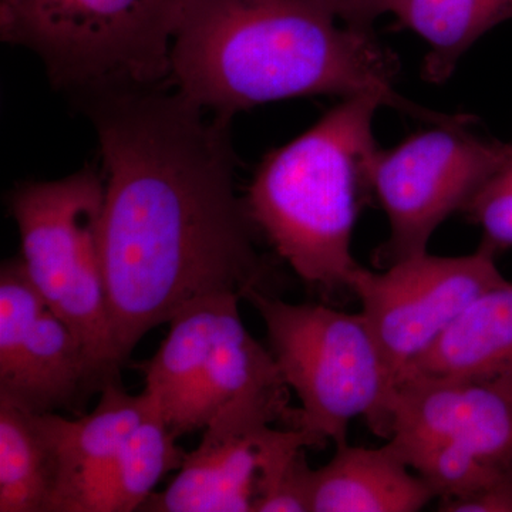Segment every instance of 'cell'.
Wrapping results in <instances>:
<instances>
[{"mask_svg": "<svg viewBox=\"0 0 512 512\" xmlns=\"http://www.w3.org/2000/svg\"><path fill=\"white\" fill-rule=\"evenodd\" d=\"M86 101L104 168L101 266L111 335L126 363L151 329L200 299L265 291L229 123L167 89Z\"/></svg>", "mask_w": 512, "mask_h": 512, "instance_id": "obj_1", "label": "cell"}, {"mask_svg": "<svg viewBox=\"0 0 512 512\" xmlns=\"http://www.w3.org/2000/svg\"><path fill=\"white\" fill-rule=\"evenodd\" d=\"M396 74V57L372 29L348 25L323 0H188L170 84L229 121L271 101L357 94L431 124L451 119L403 99Z\"/></svg>", "mask_w": 512, "mask_h": 512, "instance_id": "obj_2", "label": "cell"}, {"mask_svg": "<svg viewBox=\"0 0 512 512\" xmlns=\"http://www.w3.org/2000/svg\"><path fill=\"white\" fill-rule=\"evenodd\" d=\"M386 101L346 97L308 131L265 157L245 200L249 218L301 281L323 293L349 289L360 205L377 146L373 120Z\"/></svg>", "mask_w": 512, "mask_h": 512, "instance_id": "obj_3", "label": "cell"}, {"mask_svg": "<svg viewBox=\"0 0 512 512\" xmlns=\"http://www.w3.org/2000/svg\"><path fill=\"white\" fill-rule=\"evenodd\" d=\"M188 0H10L5 42L28 47L52 82L82 99L171 86V53Z\"/></svg>", "mask_w": 512, "mask_h": 512, "instance_id": "obj_4", "label": "cell"}, {"mask_svg": "<svg viewBox=\"0 0 512 512\" xmlns=\"http://www.w3.org/2000/svg\"><path fill=\"white\" fill-rule=\"evenodd\" d=\"M244 299L264 320L279 373L301 403L296 427L315 447L348 443L359 417L387 440L396 379L362 312L289 303L262 289Z\"/></svg>", "mask_w": 512, "mask_h": 512, "instance_id": "obj_5", "label": "cell"}, {"mask_svg": "<svg viewBox=\"0 0 512 512\" xmlns=\"http://www.w3.org/2000/svg\"><path fill=\"white\" fill-rule=\"evenodd\" d=\"M104 177L86 167L69 177L16 188L12 214L30 281L74 330L107 383L123 363L111 335L100 222Z\"/></svg>", "mask_w": 512, "mask_h": 512, "instance_id": "obj_6", "label": "cell"}, {"mask_svg": "<svg viewBox=\"0 0 512 512\" xmlns=\"http://www.w3.org/2000/svg\"><path fill=\"white\" fill-rule=\"evenodd\" d=\"M466 116L407 138L392 150L377 148L370 188L382 205L390 234L377 249L387 266L427 252L436 229L474 195L504 163L511 143L484 140L467 128Z\"/></svg>", "mask_w": 512, "mask_h": 512, "instance_id": "obj_7", "label": "cell"}, {"mask_svg": "<svg viewBox=\"0 0 512 512\" xmlns=\"http://www.w3.org/2000/svg\"><path fill=\"white\" fill-rule=\"evenodd\" d=\"M495 256L497 252L481 242L473 254L424 252L387 266L383 272L362 265L353 272L349 291L362 303L360 312L396 382L468 305L505 281Z\"/></svg>", "mask_w": 512, "mask_h": 512, "instance_id": "obj_8", "label": "cell"}, {"mask_svg": "<svg viewBox=\"0 0 512 512\" xmlns=\"http://www.w3.org/2000/svg\"><path fill=\"white\" fill-rule=\"evenodd\" d=\"M106 384L82 340L30 281L22 259L3 262L0 396L29 413H55Z\"/></svg>", "mask_w": 512, "mask_h": 512, "instance_id": "obj_9", "label": "cell"}, {"mask_svg": "<svg viewBox=\"0 0 512 512\" xmlns=\"http://www.w3.org/2000/svg\"><path fill=\"white\" fill-rule=\"evenodd\" d=\"M289 392L286 386L256 390L224 404L204 427L197 448L185 454L174 480L161 493L151 494L140 511H252L266 430L278 423L298 424Z\"/></svg>", "mask_w": 512, "mask_h": 512, "instance_id": "obj_10", "label": "cell"}, {"mask_svg": "<svg viewBox=\"0 0 512 512\" xmlns=\"http://www.w3.org/2000/svg\"><path fill=\"white\" fill-rule=\"evenodd\" d=\"M387 440L441 441L494 468L512 488V380L403 376Z\"/></svg>", "mask_w": 512, "mask_h": 512, "instance_id": "obj_11", "label": "cell"}, {"mask_svg": "<svg viewBox=\"0 0 512 512\" xmlns=\"http://www.w3.org/2000/svg\"><path fill=\"white\" fill-rule=\"evenodd\" d=\"M154 409L146 392L131 396L120 382H111L101 389L96 409L79 419L36 414L56 463L49 512H80L128 437Z\"/></svg>", "mask_w": 512, "mask_h": 512, "instance_id": "obj_12", "label": "cell"}, {"mask_svg": "<svg viewBox=\"0 0 512 512\" xmlns=\"http://www.w3.org/2000/svg\"><path fill=\"white\" fill-rule=\"evenodd\" d=\"M436 498L389 443L336 447L325 466L312 470L311 512H416Z\"/></svg>", "mask_w": 512, "mask_h": 512, "instance_id": "obj_13", "label": "cell"}, {"mask_svg": "<svg viewBox=\"0 0 512 512\" xmlns=\"http://www.w3.org/2000/svg\"><path fill=\"white\" fill-rule=\"evenodd\" d=\"M234 298L239 296H210L188 305L168 322L170 332L156 355L134 365L143 373L144 392L156 403L177 439L194 431L195 402L210 365L222 315Z\"/></svg>", "mask_w": 512, "mask_h": 512, "instance_id": "obj_14", "label": "cell"}, {"mask_svg": "<svg viewBox=\"0 0 512 512\" xmlns=\"http://www.w3.org/2000/svg\"><path fill=\"white\" fill-rule=\"evenodd\" d=\"M403 376L512 380V282L478 296Z\"/></svg>", "mask_w": 512, "mask_h": 512, "instance_id": "obj_15", "label": "cell"}, {"mask_svg": "<svg viewBox=\"0 0 512 512\" xmlns=\"http://www.w3.org/2000/svg\"><path fill=\"white\" fill-rule=\"evenodd\" d=\"M390 13L429 45L424 79L443 83L481 36L512 19V0H394Z\"/></svg>", "mask_w": 512, "mask_h": 512, "instance_id": "obj_16", "label": "cell"}, {"mask_svg": "<svg viewBox=\"0 0 512 512\" xmlns=\"http://www.w3.org/2000/svg\"><path fill=\"white\" fill-rule=\"evenodd\" d=\"M185 454L156 406L128 437L80 512L140 511L158 481L180 470Z\"/></svg>", "mask_w": 512, "mask_h": 512, "instance_id": "obj_17", "label": "cell"}, {"mask_svg": "<svg viewBox=\"0 0 512 512\" xmlns=\"http://www.w3.org/2000/svg\"><path fill=\"white\" fill-rule=\"evenodd\" d=\"M56 463L36 413L0 396V512H49Z\"/></svg>", "mask_w": 512, "mask_h": 512, "instance_id": "obj_18", "label": "cell"}, {"mask_svg": "<svg viewBox=\"0 0 512 512\" xmlns=\"http://www.w3.org/2000/svg\"><path fill=\"white\" fill-rule=\"evenodd\" d=\"M309 447H315L311 436L298 427H269L259 453L252 511L311 512Z\"/></svg>", "mask_w": 512, "mask_h": 512, "instance_id": "obj_19", "label": "cell"}, {"mask_svg": "<svg viewBox=\"0 0 512 512\" xmlns=\"http://www.w3.org/2000/svg\"><path fill=\"white\" fill-rule=\"evenodd\" d=\"M464 211L483 231V244L497 254L512 248V143L504 163Z\"/></svg>", "mask_w": 512, "mask_h": 512, "instance_id": "obj_20", "label": "cell"}, {"mask_svg": "<svg viewBox=\"0 0 512 512\" xmlns=\"http://www.w3.org/2000/svg\"><path fill=\"white\" fill-rule=\"evenodd\" d=\"M343 22L356 28L372 29L383 13H390L394 0H323Z\"/></svg>", "mask_w": 512, "mask_h": 512, "instance_id": "obj_21", "label": "cell"}, {"mask_svg": "<svg viewBox=\"0 0 512 512\" xmlns=\"http://www.w3.org/2000/svg\"><path fill=\"white\" fill-rule=\"evenodd\" d=\"M10 0H0V9L5 8L6 5H9Z\"/></svg>", "mask_w": 512, "mask_h": 512, "instance_id": "obj_22", "label": "cell"}]
</instances>
